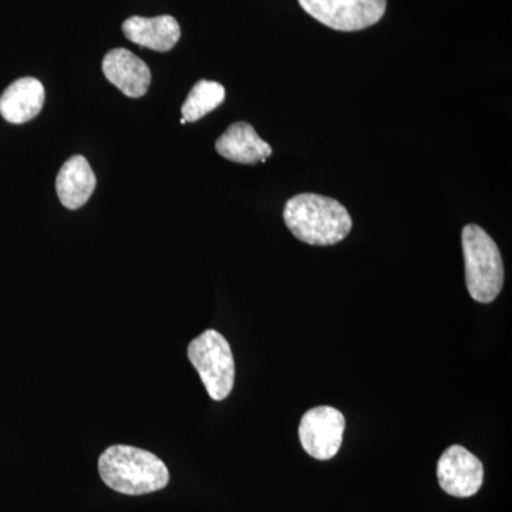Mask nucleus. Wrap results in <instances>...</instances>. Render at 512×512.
<instances>
[{
	"label": "nucleus",
	"instance_id": "10",
	"mask_svg": "<svg viewBox=\"0 0 512 512\" xmlns=\"http://www.w3.org/2000/svg\"><path fill=\"white\" fill-rule=\"evenodd\" d=\"M45 97V87L39 80L22 77L0 97V114L12 124L28 123L42 111Z\"/></svg>",
	"mask_w": 512,
	"mask_h": 512
},
{
	"label": "nucleus",
	"instance_id": "11",
	"mask_svg": "<svg viewBox=\"0 0 512 512\" xmlns=\"http://www.w3.org/2000/svg\"><path fill=\"white\" fill-rule=\"evenodd\" d=\"M123 33L130 42L141 47L170 52L181 37V28L173 16L141 18L133 16L123 23Z\"/></svg>",
	"mask_w": 512,
	"mask_h": 512
},
{
	"label": "nucleus",
	"instance_id": "13",
	"mask_svg": "<svg viewBox=\"0 0 512 512\" xmlns=\"http://www.w3.org/2000/svg\"><path fill=\"white\" fill-rule=\"evenodd\" d=\"M225 100V89L221 83L200 80L187 99H185L181 114L185 123H194L207 116L208 113L218 109Z\"/></svg>",
	"mask_w": 512,
	"mask_h": 512
},
{
	"label": "nucleus",
	"instance_id": "5",
	"mask_svg": "<svg viewBox=\"0 0 512 512\" xmlns=\"http://www.w3.org/2000/svg\"><path fill=\"white\" fill-rule=\"evenodd\" d=\"M313 19L338 32H359L382 20L387 0H299Z\"/></svg>",
	"mask_w": 512,
	"mask_h": 512
},
{
	"label": "nucleus",
	"instance_id": "4",
	"mask_svg": "<svg viewBox=\"0 0 512 512\" xmlns=\"http://www.w3.org/2000/svg\"><path fill=\"white\" fill-rule=\"evenodd\" d=\"M188 359L212 400L227 399L234 389L235 362L231 346L220 332L205 330L188 346Z\"/></svg>",
	"mask_w": 512,
	"mask_h": 512
},
{
	"label": "nucleus",
	"instance_id": "7",
	"mask_svg": "<svg viewBox=\"0 0 512 512\" xmlns=\"http://www.w3.org/2000/svg\"><path fill=\"white\" fill-rule=\"evenodd\" d=\"M437 478L444 493L457 498L473 497L484 483V466L467 448L451 446L437 463Z\"/></svg>",
	"mask_w": 512,
	"mask_h": 512
},
{
	"label": "nucleus",
	"instance_id": "1",
	"mask_svg": "<svg viewBox=\"0 0 512 512\" xmlns=\"http://www.w3.org/2000/svg\"><path fill=\"white\" fill-rule=\"evenodd\" d=\"M284 220L289 231L305 244L330 247L352 231L348 210L333 198L319 194H299L286 202Z\"/></svg>",
	"mask_w": 512,
	"mask_h": 512
},
{
	"label": "nucleus",
	"instance_id": "3",
	"mask_svg": "<svg viewBox=\"0 0 512 512\" xmlns=\"http://www.w3.org/2000/svg\"><path fill=\"white\" fill-rule=\"evenodd\" d=\"M463 242L466 284L474 301L491 303L504 286V264L494 239L478 225L464 227Z\"/></svg>",
	"mask_w": 512,
	"mask_h": 512
},
{
	"label": "nucleus",
	"instance_id": "9",
	"mask_svg": "<svg viewBox=\"0 0 512 512\" xmlns=\"http://www.w3.org/2000/svg\"><path fill=\"white\" fill-rule=\"evenodd\" d=\"M220 156L238 164L265 163L272 156V147L245 121L231 124L215 143Z\"/></svg>",
	"mask_w": 512,
	"mask_h": 512
},
{
	"label": "nucleus",
	"instance_id": "8",
	"mask_svg": "<svg viewBox=\"0 0 512 512\" xmlns=\"http://www.w3.org/2000/svg\"><path fill=\"white\" fill-rule=\"evenodd\" d=\"M103 73L126 96L138 99L147 93L151 72L140 57L127 49H114L103 59Z\"/></svg>",
	"mask_w": 512,
	"mask_h": 512
},
{
	"label": "nucleus",
	"instance_id": "12",
	"mask_svg": "<svg viewBox=\"0 0 512 512\" xmlns=\"http://www.w3.org/2000/svg\"><path fill=\"white\" fill-rule=\"evenodd\" d=\"M96 188L89 161L83 156L69 158L60 168L56 178V191L59 200L69 210H79L92 197Z\"/></svg>",
	"mask_w": 512,
	"mask_h": 512
},
{
	"label": "nucleus",
	"instance_id": "2",
	"mask_svg": "<svg viewBox=\"0 0 512 512\" xmlns=\"http://www.w3.org/2000/svg\"><path fill=\"white\" fill-rule=\"evenodd\" d=\"M99 473L111 490L126 495L156 493L170 481L168 468L156 454L123 444L111 446L101 454Z\"/></svg>",
	"mask_w": 512,
	"mask_h": 512
},
{
	"label": "nucleus",
	"instance_id": "6",
	"mask_svg": "<svg viewBox=\"0 0 512 512\" xmlns=\"http://www.w3.org/2000/svg\"><path fill=\"white\" fill-rule=\"evenodd\" d=\"M345 416L329 406L308 410L299 424L303 450L316 460H330L339 453L345 433Z\"/></svg>",
	"mask_w": 512,
	"mask_h": 512
}]
</instances>
